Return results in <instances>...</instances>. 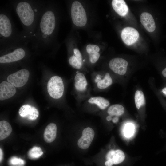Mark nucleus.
I'll return each mask as SVG.
<instances>
[{
	"label": "nucleus",
	"mask_w": 166,
	"mask_h": 166,
	"mask_svg": "<svg viewBox=\"0 0 166 166\" xmlns=\"http://www.w3.org/2000/svg\"><path fill=\"white\" fill-rule=\"evenodd\" d=\"M16 11L21 22L25 26H30L33 22L34 14L30 5L26 2H21L17 5Z\"/></svg>",
	"instance_id": "f257e3e1"
},
{
	"label": "nucleus",
	"mask_w": 166,
	"mask_h": 166,
	"mask_svg": "<svg viewBox=\"0 0 166 166\" xmlns=\"http://www.w3.org/2000/svg\"><path fill=\"white\" fill-rule=\"evenodd\" d=\"M71 12L72 21L75 25L82 27L86 25L87 21L86 12L80 2L77 1L73 2Z\"/></svg>",
	"instance_id": "f03ea898"
},
{
	"label": "nucleus",
	"mask_w": 166,
	"mask_h": 166,
	"mask_svg": "<svg viewBox=\"0 0 166 166\" xmlns=\"http://www.w3.org/2000/svg\"><path fill=\"white\" fill-rule=\"evenodd\" d=\"M48 92L52 98L58 99L63 95L64 85L62 78L57 76L52 77L47 84Z\"/></svg>",
	"instance_id": "7ed1b4c3"
},
{
	"label": "nucleus",
	"mask_w": 166,
	"mask_h": 166,
	"mask_svg": "<svg viewBox=\"0 0 166 166\" xmlns=\"http://www.w3.org/2000/svg\"><path fill=\"white\" fill-rule=\"evenodd\" d=\"M55 18L53 13L51 11L46 12L42 15L40 23L42 33L49 35L53 32L55 26Z\"/></svg>",
	"instance_id": "20e7f679"
},
{
	"label": "nucleus",
	"mask_w": 166,
	"mask_h": 166,
	"mask_svg": "<svg viewBox=\"0 0 166 166\" xmlns=\"http://www.w3.org/2000/svg\"><path fill=\"white\" fill-rule=\"evenodd\" d=\"M30 73L26 69H22L9 75L7 81L16 87L24 85L29 78Z\"/></svg>",
	"instance_id": "39448f33"
},
{
	"label": "nucleus",
	"mask_w": 166,
	"mask_h": 166,
	"mask_svg": "<svg viewBox=\"0 0 166 166\" xmlns=\"http://www.w3.org/2000/svg\"><path fill=\"white\" fill-rule=\"evenodd\" d=\"M125 158L124 152L120 149L111 150L107 154L105 162L106 166H112L113 164H117L123 162Z\"/></svg>",
	"instance_id": "423d86ee"
},
{
	"label": "nucleus",
	"mask_w": 166,
	"mask_h": 166,
	"mask_svg": "<svg viewBox=\"0 0 166 166\" xmlns=\"http://www.w3.org/2000/svg\"><path fill=\"white\" fill-rule=\"evenodd\" d=\"M109 65L114 73L120 75H124L127 72L128 63L124 59L116 58L109 61Z\"/></svg>",
	"instance_id": "0eeeda50"
},
{
	"label": "nucleus",
	"mask_w": 166,
	"mask_h": 166,
	"mask_svg": "<svg viewBox=\"0 0 166 166\" xmlns=\"http://www.w3.org/2000/svg\"><path fill=\"white\" fill-rule=\"evenodd\" d=\"M94 135V132L91 128L87 127L84 129L81 136L78 140V146L83 149L88 148L92 142Z\"/></svg>",
	"instance_id": "6e6552de"
},
{
	"label": "nucleus",
	"mask_w": 166,
	"mask_h": 166,
	"mask_svg": "<svg viewBox=\"0 0 166 166\" xmlns=\"http://www.w3.org/2000/svg\"><path fill=\"white\" fill-rule=\"evenodd\" d=\"M121 37L123 42L130 45L135 43L138 39L139 34L135 28L131 27L124 28L121 34Z\"/></svg>",
	"instance_id": "1a4fd4ad"
},
{
	"label": "nucleus",
	"mask_w": 166,
	"mask_h": 166,
	"mask_svg": "<svg viewBox=\"0 0 166 166\" xmlns=\"http://www.w3.org/2000/svg\"><path fill=\"white\" fill-rule=\"evenodd\" d=\"M25 55V52L22 48H18L14 51L0 57V63H10L22 59Z\"/></svg>",
	"instance_id": "9d476101"
},
{
	"label": "nucleus",
	"mask_w": 166,
	"mask_h": 166,
	"mask_svg": "<svg viewBox=\"0 0 166 166\" xmlns=\"http://www.w3.org/2000/svg\"><path fill=\"white\" fill-rule=\"evenodd\" d=\"M19 114L22 117L31 120L36 119L39 116V112L35 107L28 104L22 105L20 108Z\"/></svg>",
	"instance_id": "9b49d317"
},
{
	"label": "nucleus",
	"mask_w": 166,
	"mask_h": 166,
	"mask_svg": "<svg viewBox=\"0 0 166 166\" xmlns=\"http://www.w3.org/2000/svg\"><path fill=\"white\" fill-rule=\"evenodd\" d=\"M15 87L10 83L6 81L0 84V100L9 99L12 97L16 93Z\"/></svg>",
	"instance_id": "f8f14e48"
},
{
	"label": "nucleus",
	"mask_w": 166,
	"mask_h": 166,
	"mask_svg": "<svg viewBox=\"0 0 166 166\" xmlns=\"http://www.w3.org/2000/svg\"><path fill=\"white\" fill-rule=\"evenodd\" d=\"M12 33L11 25L8 18L5 15H0V33L5 37H8Z\"/></svg>",
	"instance_id": "ddd939ff"
},
{
	"label": "nucleus",
	"mask_w": 166,
	"mask_h": 166,
	"mask_svg": "<svg viewBox=\"0 0 166 166\" xmlns=\"http://www.w3.org/2000/svg\"><path fill=\"white\" fill-rule=\"evenodd\" d=\"M140 20L141 23L147 31L152 32L155 30V23L150 14L146 12L142 13L140 15Z\"/></svg>",
	"instance_id": "4468645a"
},
{
	"label": "nucleus",
	"mask_w": 166,
	"mask_h": 166,
	"mask_svg": "<svg viewBox=\"0 0 166 166\" xmlns=\"http://www.w3.org/2000/svg\"><path fill=\"white\" fill-rule=\"evenodd\" d=\"M57 127L53 123L49 124L45 129L44 133V138L46 142L51 143L53 141L56 137Z\"/></svg>",
	"instance_id": "2eb2a0df"
},
{
	"label": "nucleus",
	"mask_w": 166,
	"mask_h": 166,
	"mask_svg": "<svg viewBox=\"0 0 166 166\" xmlns=\"http://www.w3.org/2000/svg\"><path fill=\"white\" fill-rule=\"evenodd\" d=\"M112 6L115 11L121 16H125L128 13V7L123 0H113Z\"/></svg>",
	"instance_id": "dca6fc26"
},
{
	"label": "nucleus",
	"mask_w": 166,
	"mask_h": 166,
	"mask_svg": "<svg viewBox=\"0 0 166 166\" xmlns=\"http://www.w3.org/2000/svg\"><path fill=\"white\" fill-rule=\"evenodd\" d=\"M74 80V86L76 90L80 92H82L85 90L87 85V82L83 73L77 71Z\"/></svg>",
	"instance_id": "f3484780"
},
{
	"label": "nucleus",
	"mask_w": 166,
	"mask_h": 166,
	"mask_svg": "<svg viewBox=\"0 0 166 166\" xmlns=\"http://www.w3.org/2000/svg\"><path fill=\"white\" fill-rule=\"evenodd\" d=\"M12 128L7 121L2 120L0 122V140H2L8 136L11 133Z\"/></svg>",
	"instance_id": "a211bd4d"
},
{
	"label": "nucleus",
	"mask_w": 166,
	"mask_h": 166,
	"mask_svg": "<svg viewBox=\"0 0 166 166\" xmlns=\"http://www.w3.org/2000/svg\"><path fill=\"white\" fill-rule=\"evenodd\" d=\"M88 102L90 104L96 105L101 109H105L110 104L108 100L101 97H91L88 100Z\"/></svg>",
	"instance_id": "6ab92c4d"
},
{
	"label": "nucleus",
	"mask_w": 166,
	"mask_h": 166,
	"mask_svg": "<svg viewBox=\"0 0 166 166\" xmlns=\"http://www.w3.org/2000/svg\"><path fill=\"white\" fill-rule=\"evenodd\" d=\"M124 112L123 106L120 104H115L110 106L108 109L107 112L111 116H120Z\"/></svg>",
	"instance_id": "aec40b11"
},
{
	"label": "nucleus",
	"mask_w": 166,
	"mask_h": 166,
	"mask_svg": "<svg viewBox=\"0 0 166 166\" xmlns=\"http://www.w3.org/2000/svg\"><path fill=\"white\" fill-rule=\"evenodd\" d=\"M112 80L108 73H107L103 79L101 78L98 81L97 83V87L101 89L106 88L110 86L112 83Z\"/></svg>",
	"instance_id": "412c9836"
},
{
	"label": "nucleus",
	"mask_w": 166,
	"mask_h": 166,
	"mask_svg": "<svg viewBox=\"0 0 166 166\" xmlns=\"http://www.w3.org/2000/svg\"><path fill=\"white\" fill-rule=\"evenodd\" d=\"M134 99L136 107L138 109H139L145 104L144 95L141 91H136L135 94Z\"/></svg>",
	"instance_id": "4be33fe9"
},
{
	"label": "nucleus",
	"mask_w": 166,
	"mask_h": 166,
	"mask_svg": "<svg viewBox=\"0 0 166 166\" xmlns=\"http://www.w3.org/2000/svg\"><path fill=\"white\" fill-rule=\"evenodd\" d=\"M43 154L40 147H34L30 150L28 152V156L31 159H36L40 157Z\"/></svg>",
	"instance_id": "5701e85b"
},
{
	"label": "nucleus",
	"mask_w": 166,
	"mask_h": 166,
	"mask_svg": "<svg viewBox=\"0 0 166 166\" xmlns=\"http://www.w3.org/2000/svg\"><path fill=\"white\" fill-rule=\"evenodd\" d=\"M134 128L133 125L131 123H128L125 126L124 133L125 136L127 138L132 136L134 133Z\"/></svg>",
	"instance_id": "b1692460"
},
{
	"label": "nucleus",
	"mask_w": 166,
	"mask_h": 166,
	"mask_svg": "<svg viewBox=\"0 0 166 166\" xmlns=\"http://www.w3.org/2000/svg\"><path fill=\"white\" fill-rule=\"evenodd\" d=\"M69 64L76 69H80L82 66V63L80 62L74 55L71 56L69 59Z\"/></svg>",
	"instance_id": "393cba45"
},
{
	"label": "nucleus",
	"mask_w": 166,
	"mask_h": 166,
	"mask_svg": "<svg viewBox=\"0 0 166 166\" xmlns=\"http://www.w3.org/2000/svg\"><path fill=\"white\" fill-rule=\"evenodd\" d=\"M10 164L13 166H23L25 162L22 159L16 157H13L10 160Z\"/></svg>",
	"instance_id": "a878e982"
},
{
	"label": "nucleus",
	"mask_w": 166,
	"mask_h": 166,
	"mask_svg": "<svg viewBox=\"0 0 166 166\" xmlns=\"http://www.w3.org/2000/svg\"><path fill=\"white\" fill-rule=\"evenodd\" d=\"M86 50L89 54L92 53H98L100 48L96 45L89 44L87 46Z\"/></svg>",
	"instance_id": "bb28decb"
},
{
	"label": "nucleus",
	"mask_w": 166,
	"mask_h": 166,
	"mask_svg": "<svg viewBox=\"0 0 166 166\" xmlns=\"http://www.w3.org/2000/svg\"><path fill=\"white\" fill-rule=\"evenodd\" d=\"M100 55L99 53H96L89 54L90 62L92 63H95L99 59Z\"/></svg>",
	"instance_id": "cd10ccee"
},
{
	"label": "nucleus",
	"mask_w": 166,
	"mask_h": 166,
	"mask_svg": "<svg viewBox=\"0 0 166 166\" xmlns=\"http://www.w3.org/2000/svg\"><path fill=\"white\" fill-rule=\"evenodd\" d=\"M75 56L80 62L82 63V57L81 54L79 50L77 48H75L73 50Z\"/></svg>",
	"instance_id": "c85d7f7f"
},
{
	"label": "nucleus",
	"mask_w": 166,
	"mask_h": 166,
	"mask_svg": "<svg viewBox=\"0 0 166 166\" xmlns=\"http://www.w3.org/2000/svg\"><path fill=\"white\" fill-rule=\"evenodd\" d=\"M3 158V152L2 151L1 149L0 148V162L2 161V159Z\"/></svg>",
	"instance_id": "c756f323"
},
{
	"label": "nucleus",
	"mask_w": 166,
	"mask_h": 166,
	"mask_svg": "<svg viewBox=\"0 0 166 166\" xmlns=\"http://www.w3.org/2000/svg\"><path fill=\"white\" fill-rule=\"evenodd\" d=\"M163 76L166 77V68H165L162 72Z\"/></svg>",
	"instance_id": "7c9ffc66"
},
{
	"label": "nucleus",
	"mask_w": 166,
	"mask_h": 166,
	"mask_svg": "<svg viewBox=\"0 0 166 166\" xmlns=\"http://www.w3.org/2000/svg\"><path fill=\"white\" fill-rule=\"evenodd\" d=\"M162 92L164 94L166 95V87L162 89Z\"/></svg>",
	"instance_id": "2f4dec72"
}]
</instances>
